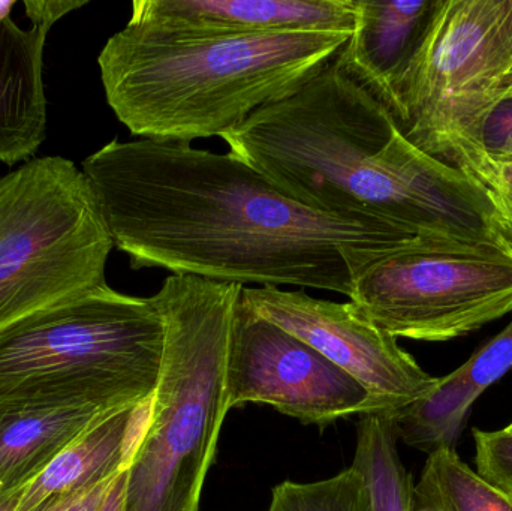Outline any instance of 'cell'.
Masks as SVG:
<instances>
[{"label": "cell", "mask_w": 512, "mask_h": 511, "mask_svg": "<svg viewBox=\"0 0 512 511\" xmlns=\"http://www.w3.org/2000/svg\"><path fill=\"white\" fill-rule=\"evenodd\" d=\"M477 473L492 485L512 492V432L472 431Z\"/></svg>", "instance_id": "7402d4cb"}, {"label": "cell", "mask_w": 512, "mask_h": 511, "mask_svg": "<svg viewBox=\"0 0 512 511\" xmlns=\"http://www.w3.org/2000/svg\"><path fill=\"white\" fill-rule=\"evenodd\" d=\"M164 344V318L152 297L104 285L0 330V404H147Z\"/></svg>", "instance_id": "5b68a950"}, {"label": "cell", "mask_w": 512, "mask_h": 511, "mask_svg": "<svg viewBox=\"0 0 512 511\" xmlns=\"http://www.w3.org/2000/svg\"><path fill=\"white\" fill-rule=\"evenodd\" d=\"M219 137L309 209L375 219L424 240L508 245L483 191L409 141L336 57L294 95Z\"/></svg>", "instance_id": "7a4b0ae2"}, {"label": "cell", "mask_w": 512, "mask_h": 511, "mask_svg": "<svg viewBox=\"0 0 512 511\" xmlns=\"http://www.w3.org/2000/svg\"><path fill=\"white\" fill-rule=\"evenodd\" d=\"M23 491L24 489H20V491L0 495V511H17Z\"/></svg>", "instance_id": "484cf974"}, {"label": "cell", "mask_w": 512, "mask_h": 511, "mask_svg": "<svg viewBox=\"0 0 512 511\" xmlns=\"http://www.w3.org/2000/svg\"><path fill=\"white\" fill-rule=\"evenodd\" d=\"M243 285L168 276L158 387L129 453L123 511H198L230 408L225 363Z\"/></svg>", "instance_id": "277c9868"}, {"label": "cell", "mask_w": 512, "mask_h": 511, "mask_svg": "<svg viewBox=\"0 0 512 511\" xmlns=\"http://www.w3.org/2000/svg\"><path fill=\"white\" fill-rule=\"evenodd\" d=\"M114 479L116 477L101 483L96 488L89 489V491L63 498V500L54 501V503L47 504V506L42 507L38 511H98L102 501L107 497Z\"/></svg>", "instance_id": "cb8c5ba5"}, {"label": "cell", "mask_w": 512, "mask_h": 511, "mask_svg": "<svg viewBox=\"0 0 512 511\" xmlns=\"http://www.w3.org/2000/svg\"><path fill=\"white\" fill-rule=\"evenodd\" d=\"M129 23L173 35L351 36L355 14L352 0H135Z\"/></svg>", "instance_id": "8fae6325"}, {"label": "cell", "mask_w": 512, "mask_h": 511, "mask_svg": "<svg viewBox=\"0 0 512 511\" xmlns=\"http://www.w3.org/2000/svg\"><path fill=\"white\" fill-rule=\"evenodd\" d=\"M114 411L95 405L0 404V495L26 488Z\"/></svg>", "instance_id": "2e32d148"}, {"label": "cell", "mask_w": 512, "mask_h": 511, "mask_svg": "<svg viewBox=\"0 0 512 511\" xmlns=\"http://www.w3.org/2000/svg\"><path fill=\"white\" fill-rule=\"evenodd\" d=\"M436 0H352L355 29L336 62L396 120L400 89L420 48Z\"/></svg>", "instance_id": "7c38bea8"}, {"label": "cell", "mask_w": 512, "mask_h": 511, "mask_svg": "<svg viewBox=\"0 0 512 511\" xmlns=\"http://www.w3.org/2000/svg\"><path fill=\"white\" fill-rule=\"evenodd\" d=\"M351 36L336 33L173 35L128 23L98 56L105 98L141 140L219 137L294 95Z\"/></svg>", "instance_id": "3957f363"}, {"label": "cell", "mask_w": 512, "mask_h": 511, "mask_svg": "<svg viewBox=\"0 0 512 511\" xmlns=\"http://www.w3.org/2000/svg\"><path fill=\"white\" fill-rule=\"evenodd\" d=\"M507 95H512V74L504 81V83L501 84V87H499L498 93H496L495 102L498 101V99H501L502 96ZM495 102H493V104H495ZM492 105H490V107H492Z\"/></svg>", "instance_id": "4316f807"}, {"label": "cell", "mask_w": 512, "mask_h": 511, "mask_svg": "<svg viewBox=\"0 0 512 511\" xmlns=\"http://www.w3.org/2000/svg\"><path fill=\"white\" fill-rule=\"evenodd\" d=\"M87 2L81 0H24L27 18L32 21V27L50 32L54 23L65 17L69 12L83 8Z\"/></svg>", "instance_id": "603a6c76"}, {"label": "cell", "mask_w": 512, "mask_h": 511, "mask_svg": "<svg viewBox=\"0 0 512 511\" xmlns=\"http://www.w3.org/2000/svg\"><path fill=\"white\" fill-rule=\"evenodd\" d=\"M483 191L505 242L512 248V156L496 158L471 144H457L444 158Z\"/></svg>", "instance_id": "ffe728a7"}, {"label": "cell", "mask_w": 512, "mask_h": 511, "mask_svg": "<svg viewBox=\"0 0 512 511\" xmlns=\"http://www.w3.org/2000/svg\"><path fill=\"white\" fill-rule=\"evenodd\" d=\"M83 173L135 270L351 299L367 267L427 242L375 219L309 209L231 152L113 140L84 159Z\"/></svg>", "instance_id": "6da1fadb"}, {"label": "cell", "mask_w": 512, "mask_h": 511, "mask_svg": "<svg viewBox=\"0 0 512 511\" xmlns=\"http://www.w3.org/2000/svg\"><path fill=\"white\" fill-rule=\"evenodd\" d=\"M125 470L120 471L108 491L107 497L102 501L98 511H123V497H125Z\"/></svg>", "instance_id": "d4e9b609"}, {"label": "cell", "mask_w": 512, "mask_h": 511, "mask_svg": "<svg viewBox=\"0 0 512 511\" xmlns=\"http://www.w3.org/2000/svg\"><path fill=\"white\" fill-rule=\"evenodd\" d=\"M512 368V321L426 398L393 417L397 438L427 456L456 449L477 399Z\"/></svg>", "instance_id": "5bb4252c"}, {"label": "cell", "mask_w": 512, "mask_h": 511, "mask_svg": "<svg viewBox=\"0 0 512 511\" xmlns=\"http://www.w3.org/2000/svg\"><path fill=\"white\" fill-rule=\"evenodd\" d=\"M349 302L394 338L448 342L512 312V248L427 240L367 267Z\"/></svg>", "instance_id": "52a82bcc"}, {"label": "cell", "mask_w": 512, "mask_h": 511, "mask_svg": "<svg viewBox=\"0 0 512 511\" xmlns=\"http://www.w3.org/2000/svg\"><path fill=\"white\" fill-rule=\"evenodd\" d=\"M228 408L268 405L283 416L324 429L337 420L378 413L351 375L292 333L243 305L234 311L225 363Z\"/></svg>", "instance_id": "9c48e42d"}, {"label": "cell", "mask_w": 512, "mask_h": 511, "mask_svg": "<svg viewBox=\"0 0 512 511\" xmlns=\"http://www.w3.org/2000/svg\"><path fill=\"white\" fill-rule=\"evenodd\" d=\"M267 511H372L366 480L349 467L319 482L274 486Z\"/></svg>", "instance_id": "d6986e66"}, {"label": "cell", "mask_w": 512, "mask_h": 511, "mask_svg": "<svg viewBox=\"0 0 512 511\" xmlns=\"http://www.w3.org/2000/svg\"><path fill=\"white\" fill-rule=\"evenodd\" d=\"M149 407L150 402L122 408L96 423L24 488L17 511L41 510L116 477L125 468Z\"/></svg>", "instance_id": "9a60e30c"}, {"label": "cell", "mask_w": 512, "mask_h": 511, "mask_svg": "<svg viewBox=\"0 0 512 511\" xmlns=\"http://www.w3.org/2000/svg\"><path fill=\"white\" fill-rule=\"evenodd\" d=\"M243 305L315 348L372 396L378 413L394 417L438 387L390 333L361 315L352 302L316 299L304 290H242Z\"/></svg>", "instance_id": "30bf717a"}, {"label": "cell", "mask_w": 512, "mask_h": 511, "mask_svg": "<svg viewBox=\"0 0 512 511\" xmlns=\"http://www.w3.org/2000/svg\"><path fill=\"white\" fill-rule=\"evenodd\" d=\"M394 419L387 414L361 416L352 467L369 489L372 511H414V479L400 458Z\"/></svg>", "instance_id": "e0dca14e"}, {"label": "cell", "mask_w": 512, "mask_h": 511, "mask_svg": "<svg viewBox=\"0 0 512 511\" xmlns=\"http://www.w3.org/2000/svg\"><path fill=\"white\" fill-rule=\"evenodd\" d=\"M498 0H436L400 89L397 125L409 141L444 159L484 107L486 50Z\"/></svg>", "instance_id": "ba28073f"}, {"label": "cell", "mask_w": 512, "mask_h": 511, "mask_svg": "<svg viewBox=\"0 0 512 511\" xmlns=\"http://www.w3.org/2000/svg\"><path fill=\"white\" fill-rule=\"evenodd\" d=\"M457 144H471L496 158L512 156V95L502 96L492 107L487 108L468 134L454 143L453 147Z\"/></svg>", "instance_id": "44dd1931"}, {"label": "cell", "mask_w": 512, "mask_h": 511, "mask_svg": "<svg viewBox=\"0 0 512 511\" xmlns=\"http://www.w3.org/2000/svg\"><path fill=\"white\" fill-rule=\"evenodd\" d=\"M414 509L512 511V492L492 485L472 470L456 449H441L427 456L414 486Z\"/></svg>", "instance_id": "ac0fdd59"}, {"label": "cell", "mask_w": 512, "mask_h": 511, "mask_svg": "<svg viewBox=\"0 0 512 511\" xmlns=\"http://www.w3.org/2000/svg\"><path fill=\"white\" fill-rule=\"evenodd\" d=\"M114 248L83 170L62 156L0 177V330L107 285Z\"/></svg>", "instance_id": "8992f818"}, {"label": "cell", "mask_w": 512, "mask_h": 511, "mask_svg": "<svg viewBox=\"0 0 512 511\" xmlns=\"http://www.w3.org/2000/svg\"><path fill=\"white\" fill-rule=\"evenodd\" d=\"M505 429H507V431L512 432V423H510V425H508L507 428H505Z\"/></svg>", "instance_id": "83f0119b"}, {"label": "cell", "mask_w": 512, "mask_h": 511, "mask_svg": "<svg viewBox=\"0 0 512 511\" xmlns=\"http://www.w3.org/2000/svg\"><path fill=\"white\" fill-rule=\"evenodd\" d=\"M414 511H432V510H415V509H414Z\"/></svg>", "instance_id": "f1b7e54d"}, {"label": "cell", "mask_w": 512, "mask_h": 511, "mask_svg": "<svg viewBox=\"0 0 512 511\" xmlns=\"http://www.w3.org/2000/svg\"><path fill=\"white\" fill-rule=\"evenodd\" d=\"M15 0H0V162L15 165L38 152L47 135L42 65L48 33L12 21Z\"/></svg>", "instance_id": "4fadbf2b"}]
</instances>
